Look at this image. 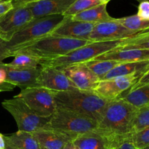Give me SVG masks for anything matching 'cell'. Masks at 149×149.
<instances>
[{
  "instance_id": "cell-44",
  "label": "cell",
  "mask_w": 149,
  "mask_h": 149,
  "mask_svg": "<svg viewBox=\"0 0 149 149\" xmlns=\"http://www.w3.org/2000/svg\"><path fill=\"white\" fill-rule=\"evenodd\" d=\"M0 93H1V90H0Z\"/></svg>"
},
{
  "instance_id": "cell-23",
  "label": "cell",
  "mask_w": 149,
  "mask_h": 149,
  "mask_svg": "<svg viewBox=\"0 0 149 149\" xmlns=\"http://www.w3.org/2000/svg\"><path fill=\"white\" fill-rule=\"evenodd\" d=\"M120 98H123L137 109L149 106V85L143 86L125 93Z\"/></svg>"
},
{
  "instance_id": "cell-34",
  "label": "cell",
  "mask_w": 149,
  "mask_h": 149,
  "mask_svg": "<svg viewBox=\"0 0 149 149\" xmlns=\"http://www.w3.org/2000/svg\"><path fill=\"white\" fill-rule=\"evenodd\" d=\"M146 85H149V69L147 71H146L141 77L138 79V81H137L136 84L133 86L132 87H131V89L130 90H133L135 89L138 88V87H143V86Z\"/></svg>"
},
{
  "instance_id": "cell-14",
  "label": "cell",
  "mask_w": 149,
  "mask_h": 149,
  "mask_svg": "<svg viewBox=\"0 0 149 149\" xmlns=\"http://www.w3.org/2000/svg\"><path fill=\"white\" fill-rule=\"evenodd\" d=\"M68 77L76 88L83 91L93 92L95 86L100 81L84 63L70 65L62 70Z\"/></svg>"
},
{
  "instance_id": "cell-5",
  "label": "cell",
  "mask_w": 149,
  "mask_h": 149,
  "mask_svg": "<svg viewBox=\"0 0 149 149\" xmlns=\"http://www.w3.org/2000/svg\"><path fill=\"white\" fill-rule=\"evenodd\" d=\"M126 39L124 40L93 42L68 52L66 55L53 59L40 60L41 67H54L63 70L70 65L83 63L95 59L102 54L116 49L122 46Z\"/></svg>"
},
{
  "instance_id": "cell-41",
  "label": "cell",
  "mask_w": 149,
  "mask_h": 149,
  "mask_svg": "<svg viewBox=\"0 0 149 149\" xmlns=\"http://www.w3.org/2000/svg\"><path fill=\"white\" fill-rule=\"evenodd\" d=\"M100 1V4H107L108 2L111 1V0H98Z\"/></svg>"
},
{
  "instance_id": "cell-20",
  "label": "cell",
  "mask_w": 149,
  "mask_h": 149,
  "mask_svg": "<svg viewBox=\"0 0 149 149\" xmlns=\"http://www.w3.org/2000/svg\"><path fill=\"white\" fill-rule=\"evenodd\" d=\"M106 5L107 4H100L95 6L72 16L71 19L72 20L95 23V24L113 20L114 18L112 17L107 12Z\"/></svg>"
},
{
  "instance_id": "cell-6",
  "label": "cell",
  "mask_w": 149,
  "mask_h": 149,
  "mask_svg": "<svg viewBox=\"0 0 149 149\" xmlns=\"http://www.w3.org/2000/svg\"><path fill=\"white\" fill-rule=\"evenodd\" d=\"M97 122L90 117L71 111L57 109L45 129L61 131L77 138L78 135L93 132Z\"/></svg>"
},
{
  "instance_id": "cell-39",
  "label": "cell",
  "mask_w": 149,
  "mask_h": 149,
  "mask_svg": "<svg viewBox=\"0 0 149 149\" xmlns=\"http://www.w3.org/2000/svg\"><path fill=\"white\" fill-rule=\"evenodd\" d=\"M5 144H6L5 149H19V148H16V147L14 146H13V145H11L10 143H9L6 142V141H5Z\"/></svg>"
},
{
  "instance_id": "cell-3",
  "label": "cell",
  "mask_w": 149,
  "mask_h": 149,
  "mask_svg": "<svg viewBox=\"0 0 149 149\" xmlns=\"http://www.w3.org/2000/svg\"><path fill=\"white\" fill-rule=\"evenodd\" d=\"M92 42H93L90 40L71 39L50 34L17 50L14 56L16 54L22 53L40 60L53 59Z\"/></svg>"
},
{
  "instance_id": "cell-28",
  "label": "cell",
  "mask_w": 149,
  "mask_h": 149,
  "mask_svg": "<svg viewBox=\"0 0 149 149\" xmlns=\"http://www.w3.org/2000/svg\"><path fill=\"white\" fill-rule=\"evenodd\" d=\"M149 127V106L140 108L134 118L131 134L138 132Z\"/></svg>"
},
{
  "instance_id": "cell-9",
  "label": "cell",
  "mask_w": 149,
  "mask_h": 149,
  "mask_svg": "<svg viewBox=\"0 0 149 149\" xmlns=\"http://www.w3.org/2000/svg\"><path fill=\"white\" fill-rule=\"evenodd\" d=\"M141 77L140 74H132L100 80L95 86L93 92L100 97L109 101L120 98L136 84Z\"/></svg>"
},
{
  "instance_id": "cell-43",
  "label": "cell",
  "mask_w": 149,
  "mask_h": 149,
  "mask_svg": "<svg viewBox=\"0 0 149 149\" xmlns=\"http://www.w3.org/2000/svg\"><path fill=\"white\" fill-rule=\"evenodd\" d=\"M142 149H149V146H148L145 147V148H142Z\"/></svg>"
},
{
  "instance_id": "cell-33",
  "label": "cell",
  "mask_w": 149,
  "mask_h": 149,
  "mask_svg": "<svg viewBox=\"0 0 149 149\" xmlns=\"http://www.w3.org/2000/svg\"><path fill=\"white\" fill-rule=\"evenodd\" d=\"M10 50L7 47V42L0 38V63L7 58H10Z\"/></svg>"
},
{
  "instance_id": "cell-25",
  "label": "cell",
  "mask_w": 149,
  "mask_h": 149,
  "mask_svg": "<svg viewBox=\"0 0 149 149\" xmlns=\"http://www.w3.org/2000/svg\"><path fill=\"white\" fill-rule=\"evenodd\" d=\"M118 48L122 49H138L149 50V30L126 39L124 45Z\"/></svg>"
},
{
  "instance_id": "cell-12",
  "label": "cell",
  "mask_w": 149,
  "mask_h": 149,
  "mask_svg": "<svg viewBox=\"0 0 149 149\" xmlns=\"http://www.w3.org/2000/svg\"><path fill=\"white\" fill-rule=\"evenodd\" d=\"M38 85L54 92L77 90L63 71L54 67H41Z\"/></svg>"
},
{
  "instance_id": "cell-26",
  "label": "cell",
  "mask_w": 149,
  "mask_h": 149,
  "mask_svg": "<svg viewBox=\"0 0 149 149\" xmlns=\"http://www.w3.org/2000/svg\"><path fill=\"white\" fill-rule=\"evenodd\" d=\"M116 20L128 29L134 31L143 32L149 30V21L142 20L137 15L116 18Z\"/></svg>"
},
{
  "instance_id": "cell-22",
  "label": "cell",
  "mask_w": 149,
  "mask_h": 149,
  "mask_svg": "<svg viewBox=\"0 0 149 149\" xmlns=\"http://www.w3.org/2000/svg\"><path fill=\"white\" fill-rule=\"evenodd\" d=\"M4 140L19 149H42L31 132L18 130L10 135H4Z\"/></svg>"
},
{
  "instance_id": "cell-27",
  "label": "cell",
  "mask_w": 149,
  "mask_h": 149,
  "mask_svg": "<svg viewBox=\"0 0 149 149\" xmlns=\"http://www.w3.org/2000/svg\"><path fill=\"white\" fill-rule=\"evenodd\" d=\"M40 59L26 54L18 53L14 56V59L10 63L9 66L20 68H38L39 65Z\"/></svg>"
},
{
  "instance_id": "cell-10",
  "label": "cell",
  "mask_w": 149,
  "mask_h": 149,
  "mask_svg": "<svg viewBox=\"0 0 149 149\" xmlns=\"http://www.w3.org/2000/svg\"><path fill=\"white\" fill-rule=\"evenodd\" d=\"M33 19V15L27 7H13L0 19V38L9 42Z\"/></svg>"
},
{
  "instance_id": "cell-24",
  "label": "cell",
  "mask_w": 149,
  "mask_h": 149,
  "mask_svg": "<svg viewBox=\"0 0 149 149\" xmlns=\"http://www.w3.org/2000/svg\"><path fill=\"white\" fill-rule=\"evenodd\" d=\"M83 63H84L96 77H98L99 79L101 80L108 73L121 63L109 60H91Z\"/></svg>"
},
{
  "instance_id": "cell-11",
  "label": "cell",
  "mask_w": 149,
  "mask_h": 149,
  "mask_svg": "<svg viewBox=\"0 0 149 149\" xmlns=\"http://www.w3.org/2000/svg\"><path fill=\"white\" fill-rule=\"evenodd\" d=\"M144 32V31H143ZM142 32L130 30L114 18L111 21L102 22L95 24L89 40L92 42L124 40L140 34Z\"/></svg>"
},
{
  "instance_id": "cell-13",
  "label": "cell",
  "mask_w": 149,
  "mask_h": 149,
  "mask_svg": "<svg viewBox=\"0 0 149 149\" xmlns=\"http://www.w3.org/2000/svg\"><path fill=\"white\" fill-rule=\"evenodd\" d=\"M0 65L5 69L7 77L6 82L21 88L39 87L38 78L41 68H20L9 66L7 63H1Z\"/></svg>"
},
{
  "instance_id": "cell-29",
  "label": "cell",
  "mask_w": 149,
  "mask_h": 149,
  "mask_svg": "<svg viewBox=\"0 0 149 149\" xmlns=\"http://www.w3.org/2000/svg\"><path fill=\"white\" fill-rule=\"evenodd\" d=\"M100 4L98 0H76L69 8L63 13L65 17H71L72 16L90 9L91 7Z\"/></svg>"
},
{
  "instance_id": "cell-37",
  "label": "cell",
  "mask_w": 149,
  "mask_h": 149,
  "mask_svg": "<svg viewBox=\"0 0 149 149\" xmlns=\"http://www.w3.org/2000/svg\"><path fill=\"white\" fill-rule=\"evenodd\" d=\"M11 1L13 4V7H17V6L25 5L27 3L39 1V0H11Z\"/></svg>"
},
{
  "instance_id": "cell-19",
  "label": "cell",
  "mask_w": 149,
  "mask_h": 149,
  "mask_svg": "<svg viewBox=\"0 0 149 149\" xmlns=\"http://www.w3.org/2000/svg\"><path fill=\"white\" fill-rule=\"evenodd\" d=\"M149 69V61L121 63L108 73L101 80L110 79L119 77L140 74L142 76Z\"/></svg>"
},
{
  "instance_id": "cell-17",
  "label": "cell",
  "mask_w": 149,
  "mask_h": 149,
  "mask_svg": "<svg viewBox=\"0 0 149 149\" xmlns=\"http://www.w3.org/2000/svg\"><path fill=\"white\" fill-rule=\"evenodd\" d=\"M42 149H62L75 137L61 131L52 129H41L33 132Z\"/></svg>"
},
{
  "instance_id": "cell-36",
  "label": "cell",
  "mask_w": 149,
  "mask_h": 149,
  "mask_svg": "<svg viewBox=\"0 0 149 149\" xmlns=\"http://www.w3.org/2000/svg\"><path fill=\"white\" fill-rule=\"evenodd\" d=\"M111 149H138L129 140L126 139L125 141H124L120 145H119L118 146L114 147V148H112Z\"/></svg>"
},
{
  "instance_id": "cell-16",
  "label": "cell",
  "mask_w": 149,
  "mask_h": 149,
  "mask_svg": "<svg viewBox=\"0 0 149 149\" xmlns=\"http://www.w3.org/2000/svg\"><path fill=\"white\" fill-rule=\"evenodd\" d=\"M76 0H39L26 4L30 10L33 18L52 15H63Z\"/></svg>"
},
{
  "instance_id": "cell-15",
  "label": "cell",
  "mask_w": 149,
  "mask_h": 149,
  "mask_svg": "<svg viewBox=\"0 0 149 149\" xmlns=\"http://www.w3.org/2000/svg\"><path fill=\"white\" fill-rule=\"evenodd\" d=\"M95 26V23L72 20L71 17H66V19L54 30L51 35L71 39L89 40L90 35Z\"/></svg>"
},
{
  "instance_id": "cell-32",
  "label": "cell",
  "mask_w": 149,
  "mask_h": 149,
  "mask_svg": "<svg viewBox=\"0 0 149 149\" xmlns=\"http://www.w3.org/2000/svg\"><path fill=\"white\" fill-rule=\"evenodd\" d=\"M137 15L143 20L149 21V1L140 2Z\"/></svg>"
},
{
  "instance_id": "cell-2",
  "label": "cell",
  "mask_w": 149,
  "mask_h": 149,
  "mask_svg": "<svg viewBox=\"0 0 149 149\" xmlns=\"http://www.w3.org/2000/svg\"><path fill=\"white\" fill-rule=\"evenodd\" d=\"M57 109L71 111L94 119L98 123L109 100L101 98L92 91L74 90L55 93Z\"/></svg>"
},
{
  "instance_id": "cell-21",
  "label": "cell",
  "mask_w": 149,
  "mask_h": 149,
  "mask_svg": "<svg viewBox=\"0 0 149 149\" xmlns=\"http://www.w3.org/2000/svg\"><path fill=\"white\" fill-rule=\"evenodd\" d=\"M72 143L77 149H109L106 139L95 131L78 135Z\"/></svg>"
},
{
  "instance_id": "cell-30",
  "label": "cell",
  "mask_w": 149,
  "mask_h": 149,
  "mask_svg": "<svg viewBox=\"0 0 149 149\" xmlns=\"http://www.w3.org/2000/svg\"><path fill=\"white\" fill-rule=\"evenodd\" d=\"M129 140L138 149H142L149 146V127L138 132L130 134Z\"/></svg>"
},
{
  "instance_id": "cell-7",
  "label": "cell",
  "mask_w": 149,
  "mask_h": 149,
  "mask_svg": "<svg viewBox=\"0 0 149 149\" xmlns=\"http://www.w3.org/2000/svg\"><path fill=\"white\" fill-rule=\"evenodd\" d=\"M1 106L15 121L19 131L33 132L44 129L50 120V117H42L33 112L21 99L14 96L4 100Z\"/></svg>"
},
{
  "instance_id": "cell-8",
  "label": "cell",
  "mask_w": 149,
  "mask_h": 149,
  "mask_svg": "<svg viewBox=\"0 0 149 149\" xmlns=\"http://www.w3.org/2000/svg\"><path fill=\"white\" fill-rule=\"evenodd\" d=\"M55 93L44 87H29L22 89L16 97L21 99L39 116L50 117L57 110Z\"/></svg>"
},
{
  "instance_id": "cell-40",
  "label": "cell",
  "mask_w": 149,
  "mask_h": 149,
  "mask_svg": "<svg viewBox=\"0 0 149 149\" xmlns=\"http://www.w3.org/2000/svg\"><path fill=\"white\" fill-rule=\"evenodd\" d=\"M72 145H73L72 142L68 143L66 144V145H65L62 149H71V147H72Z\"/></svg>"
},
{
  "instance_id": "cell-4",
  "label": "cell",
  "mask_w": 149,
  "mask_h": 149,
  "mask_svg": "<svg viewBox=\"0 0 149 149\" xmlns=\"http://www.w3.org/2000/svg\"><path fill=\"white\" fill-rule=\"evenodd\" d=\"M65 19L66 17L63 15L33 18L7 42L10 57L14 56L15 52L18 49L50 35Z\"/></svg>"
},
{
  "instance_id": "cell-35",
  "label": "cell",
  "mask_w": 149,
  "mask_h": 149,
  "mask_svg": "<svg viewBox=\"0 0 149 149\" xmlns=\"http://www.w3.org/2000/svg\"><path fill=\"white\" fill-rule=\"evenodd\" d=\"M13 8V4L11 0H0V19Z\"/></svg>"
},
{
  "instance_id": "cell-1",
  "label": "cell",
  "mask_w": 149,
  "mask_h": 149,
  "mask_svg": "<svg viewBox=\"0 0 149 149\" xmlns=\"http://www.w3.org/2000/svg\"><path fill=\"white\" fill-rule=\"evenodd\" d=\"M138 109L123 98L109 100L95 130L106 139L109 149L118 146L127 139Z\"/></svg>"
},
{
  "instance_id": "cell-18",
  "label": "cell",
  "mask_w": 149,
  "mask_h": 149,
  "mask_svg": "<svg viewBox=\"0 0 149 149\" xmlns=\"http://www.w3.org/2000/svg\"><path fill=\"white\" fill-rule=\"evenodd\" d=\"M93 60H109L120 63L147 61H149V50L138 49H122L116 48L102 54Z\"/></svg>"
},
{
  "instance_id": "cell-38",
  "label": "cell",
  "mask_w": 149,
  "mask_h": 149,
  "mask_svg": "<svg viewBox=\"0 0 149 149\" xmlns=\"http://www.w3.org/2000/svg\"><path fill=\"white\" fill-rule=\"evenodd\" d=\"M5 140H4V135L0 133V149H5Z\"/></svg>"
},
{
  "instance_id": "cell-31",
  "label": "cell",
  "mask_w": 149,
  "mask_h": 149,
  "mask_svg": "<svg viewBox=\"0 0 149 149\" xmlns=\"http://www.w3.org/2000/svg\"><path fill=\"white\" fill-rule=\"evenodd\" d=\"M6 77L7 74L5 69L0 65V90L1 92L12 91L15 87L13 84L6 82Z\"/></svg>"
},
{
  "instance_id": "cell-42",
  "label": "cell",
  "mask_w": 149,
  "mask_h": 149,
  "mask_svg": "<svg viewBox=\"0 0 149 149\" xmlns=\"http://www.w3.org/2000/svg\"><path fill=\"white\" fill-rule=\"evenodd\" d=\"M71 149H77V148H76V147L74 146V144H73V145H72V147H71Z\"/></svg>"
}]
</instances>
